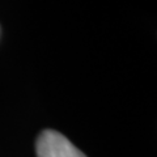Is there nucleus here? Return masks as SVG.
Instances as JSON below:
<instances>
[{"instance_id":"obj_1","label":"nucleus","mask_w":157,"mask_h":157,"mask_svg":"<svg viewBox=\"0 0 157 157\" xmlns=\"http://www.w3.org/2000/svg\"><path fill=\"white\" fill-rule=\"evenodd\" d=\"M37 157H86L60 132L45 130L38 136Z\"/></svg>"}]
</instances>
